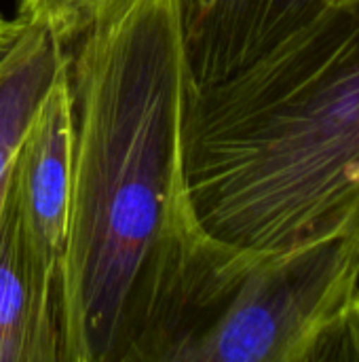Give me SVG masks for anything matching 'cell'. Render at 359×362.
<instances>
[{
  "label": "cell",
  "instance_id": "cell-1",
  "mask_svg": "<svg viewBox=\"0 0 359 362\" xmlns=\"http://www.w3.org/2000/svg\"><path fill=\"white\" fill-rule=\"evenodd\" d=\"M61 45L72 108L63 362H138L207 238L186 180L180 0H99Z\"/></svg>",
  "mask_w": 359,
  "mask_h": 362
},
{
  "label": "cell",
  "instance_id": "cell-2",
  "mask_svg": "<svg viewBox=\"0 0 359 362\" xmlns=\"http://www.w3.org/2000/svg\"><path fill=\"white\" fill-rule=\"evenodd\" d=\"M184 144L195 218L224 246L359 231L358 8H328L239 72L193 83Z\"/></svg>",
  "mask_w": 359,
  "mask_h": 362
},
{
  "label": "cell",
  "instance_id": "cell-3",
  "mask_svg": "<svg viewBox=\"0 0 359 362\" xmlns=\"http://www.w3.org/2000/svg\"><path fill=\"white\" fill-rule=\"evenodd\" d=\"M359 284V231L252 252L205 238L140 362H313Z\"/></svg>",
  "mask_w": 359,
  "mask_h": 362
},
{
  "label": "cell",
  "instance_id": "cell-4",
  "mask_svg": "<svg viewBox=\"0 0 359 362\" xmlns=\"http://www.w3.org/2000/svg\"><path fill=\"white\" fill-rule=\"evenodd\" d=\"M72 189V108L61 62L13 163L11 202L40 282L61 297Z\"/></svg>",
  "mask_w": 359,
  "mask_h": 362
},
{
  "label": "cell",
  "instance_id": "cell-5",
  "mask_svg": "<svg viewBox=\"0 0 359 362\" xmlns=\"http://www.w3.org/2000/svg\"><path fill=\"white\" fill-rule=\"evenodd\" d=\"M349 0H180L195 85L222 81Z\"/></svg>",
  "mask_w": 359,
  "mask_h": 362
},
{
  "label": "cell",
  "instance_id": "cell-6",
  "mask_svg": "<svg viewBox=\"0 0 359 362\" xmlns=\"http://www.w3.org/2000/svg\"><path fill=\"white\" fill-rule=\"evenodd\" d=\"M0 362H63L61 297L36 274L11 191L0 218Z\"/></svg>",
  "mask_w": 359,
  "mask_h": 362
},
{
  "label": "cell",
  "instance_id": "cell-7",
  "mask_svg": "<svg viewBox=\"0 0 359 362\" xmlns=\"http://www.w3.org/2000/svg\"><path fill=\"white\" fill-rule=\"evenodd\" d=\"M61 62V40L49 28L30 23L0 64V218L11 191L15 155Z\"/></svg>",
  "mask_w": 359,
  "mask_h": 362
},
{
  "label": "cell",
  "instance_id": "cell-8",
  "mask_svg": "<svg viewBox=\"0 0 359 362\" xmlns=\"http://www.w3.org/2000/svg\"><path fill=\"white\" fill-rule=\"evenodd\" d=\"M99 0H19V13L25 23L44 25L59 40L68 38L95 8Z\"/></svg>",
  "mask_w": 359,
  "mask_h": 362
},
{
  "label": "cell",
  "instance_id": "cell-9",
  "mask_svg": "<svg viewBox=\"0 0 359 362\" xmlns=\"http://www.w3.org/2000/svg\"><path fill=\"white\" fill-rule=\"evenodd\" d=\"M328 361L359 362V284L315 350L313 362Z\"/></svg>",
  "mask_w": 359,
  "mask_h": 362
},
{
  "label": "cell",
  "instance_id": "cell-10",
  "mask_svg": "<svg viewBox=\"0 0 359 362\" xmlns=\"http://www.w3.org/2000/svg\"><path fill=\"white\" fill-rule=\"evenodd\" d=\"M28 25L30 23H25L17 15L15 17H6L4 13H0V64L13 51V47L23 36V32L28 30Z\"/></svg>",
  "mask_w": 359,
  "mask_h": 362
},
{
  "label": "cell",
  "instance_id": "cell-11",
  "mask_svg": "<svg viewBox=\"0 0 359 362\" xmlns=\"http://www.w3.org/2000/svg\"><path fill=\"white\" fill-rule=\"evenodd\" d=\"M347 6H353V8H358L359 11V0H349V2H347Z\"/></svg>",
  "mask_w": 359,
  "mask_h": 362
}]
</instances>
